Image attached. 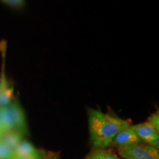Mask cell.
<instances>
[{
	"instance_id": "obj_1",
	"label": "cell",
	"mask_w": 159,
	"mask_h": 159,
	"mask_svg": "<svg viewBox=\"0 0 159 159\" xmlns=\"http://www.w3.org/2000/svg\"><path fill=\"white\" fill-rule=\"evenodd\" d=\"M91 144L94 149L108 148L115 136L131 125V121L105 114L100 110L88 108Z\"/></svg>"
},
{
	"instance_id": "obj_2",
	"label": "cell",
	"mask_w": 159,
	"mask_h": 159,
	"mask_svg": "<svg viewBox=\"0 0 159 159\" xmlns=\"http://www.w3.org/2000/svg\"><path fill=\"white\" fill-rule=\"evenodd\" d=\"M17 131L24 136L27 134V124L25 112L19 102L13 100L0 107V131Z\"/></svg>"
},
{
	"instance_id": "obj_3",
	"label": "cell",
	"mask_w": 159,
	"mask_h": 159,
	"mask_svg": "<svg viewBox=\"0 0 159 159\" xmlns=\"http://www.w3.org/2000/svg\"><path fill=\"white\" fill-rule=\"evenodd\" d=\"M117 151L124 159H159L158 150L143 143L119 147Z\"/></svg>"
},
{
	"instance_id": "obj_4",
	"label": "cell",
	"mask_w": 159,
	"mask_h": 159,
	"mask_svg": "<svg viewBox=\"0 0 159 159\" xmlns=\"http://www.w3.org/2000/svg\"><path fill=\"white\" fill-rule=\"evenodd\" d=\"M143 143L140 138L137 136L132 126H129L128 128L123 129L120 132L118 133L113 140L111 141L109 147H124L129 146V145L139 144Z\"/></svg>"
},
{
	"instance_id": "obj_5",
	"label": "cell",
	"mask_w": 159,
	"mask_h": 159,
	"mask_svg": "<svg viewBox=\"0 0 159 159\" xmlns=\"http://www.w3.org/2000/svg\"><path fill=\"white\" fill-rule=\"evenodd\" d=\"M131 126L142 142H144L147 144L150 145L153 139L156 136H159V130L148 122L131 125Z\"/></svg>"
},
{
	"instance_id": "obj_6",
	"label": "cell",
	"mask_w": 159,
	"mask_h": 159,
	"mask_svg": "<svg viewBox=\"0 0 159 159\" xmlns=\"http://www.w3.org/2000/svg\"><path fill=\"white\" fill-rule=\"evenodd\" d=\"M14 99L13 88L10 85L8 81L5 78L4 70L0 80V107L8 105Z\"/></svg>"
},
{
	"instance_id": "obj_7",
	"label": "cell",
	"mask_w": 159,
	"mask_h": 159,
	"mask_svg": "<svg viewBox=\"0 0 159 159\" xmlns=\"http://www.w3.org/2000/svg\"><path fill=\"white\" fill-rule=\"evenodd\" d=\"M43 149L35 148L30 142L27 140H23L17 145L13 150V154L17 156L30 157L37 156L43 152Z\"/></svg>"
},
{
	"instance_id": "obj_8",
	"label": "cell",
	"mask_w": 159,
	"mask_h": 159,
	"mask_svg": "<svg viewBox=\"0 0 159 159\" xmlns=\"http://www.w3.org/2000/svg\"><path fill=\"white\" fill-rule=\"evenodd\" d=\"M23 134L17 131H7L2 134L0 136V142H2L13 151L14 148L24 139Z\"/></svg>"
},
{
	"instance_id": "obj_9",
	"label": "cell",
	"mask_w": 159,
	"mask_h": 159,
	"mask_svg": "<svg viewBox=\"0 0 159 159\" xmlns=\"http://www.w3.org/2000/svg\"><path fill=\"white\" fill-rule=\"evenodd\" d=\"M97 159H120L114 151L105 149H98Z\"/></svg>"
},
{
	"instance_id": "obj_10",
	"label": "cell",
	"mask_w": 159,
	"mask_h": 159,
	"mask_svg": "<svg viewBox=\"0 0 159 159\" xmlns=\"http://www.w3.org/2000/svg\"><path fill=\"white\" fill-rule=\"evenodd\" d=\"M13 155V151L6 145L0 142V159H10Z\"/></svg>"
},
{
	"instance_id": "obj_11",
	"label": "cell",
	"mask_w": 159,
	"mask_h": 159,
	"mask_svg": "<svg viewBox=\"0 0 159 159\" xmlns=\"http://www.w3.org/2000/svg\"><path fill=\"white\" fill-rule=\"evenodd\" d=\"M0 1L13 8H21L25 5V0H0Z\"/></svg>"
},
{
	"instance_id": "obj_12",
	"label": "cell",
	"mask_w": 159,
	"mask_h": 159,
	"mask_svg": "<svg viewBox=\"0 0 159 159\" xmlns=\"http://www.w3.org/2000/svg\"><path fill=\"white\" fill-rule=\"evenodd\" d=\"M147 122H150L152 126H154L157 130H159V114L158 111L151 114L150 117L148 119Z\"/></svg>"
},
{
	"instance_id": "obj_13",
	"label": "cell",
	"mask_w": 159,
	"mask_h": 159,
	"mask_svg": "<svg viewBox=\"0 0 159 159\" xmlns=\"http://www.w3.org/2000/svg\"><path fill=\"white\" fill-rule=\"evenodd\" d=\"M47 152L45 150H43L41 153H40L37 156H30V157H21V156H17L15 155H12L11 158L10 159H43L46 156Z\"/></svg>"
},
{
	"instance_id": "obj_14",
	"label": "cell",
	"mask_w": 159,
	"mask_h": 159,
	"mask_svg": "<svg viewBox=\"0 0 159 159\" xmlns=\"http://www.w3.org/2000/svg\"><path fill=\"white\" fill-rule=\"evenodd\" d=\"M43 159H60V152L50 151L47 152Z\"/></svg>"
},
{
	"instance_id": "obj_15",
	"label": "cell",
	"mask_w": 159,
	"mask_h": 159,
	"mask_svg": "<svg viewBox=\"0 0 159 159\" xmlns=\"http://www.w3.org/2000/svg\"><path fill=\"white\" fill-rule=\"evenodd\" d=\"M97 153H98V149H94L90 153L87 155L84 159H97Z\"/></svg>"
}]
</instances>
